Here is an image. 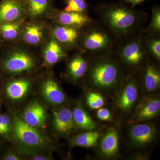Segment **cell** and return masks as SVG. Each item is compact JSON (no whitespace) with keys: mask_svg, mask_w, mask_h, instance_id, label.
Instances as JSON below:
<instances>
[{"mask_svg":"<svg viewBox=\"0 0 160 160\" xmlns=\"http://www.w3.org/2000/svg\"><path fill=\"white\" fill-rule=\"evenodd\" d=\"M93 9L99 22L110 30L118 41L142 31L149 18L145 12L122 3H101Z\"/></svg>","mask_w":160,"mask_h":160,"instance_id":"cell-1","label":"cell"},{"mask_svg":"<svg viewBox=\"0 0 160 160\" xmlns=\"http://www.w3.org/2000/svg\"><path fill=\"white\" fill-rule=\"evenodd\" d=\"M84 78L90 89L114 97L125 82L126 76L114 52L91 58Z\"/></svg>","mask_w":160,"mask_h":160,"instance_id":"cell-2","label":"cell"},{"mask_svg":"<svg viewBox=\"0 0 160 160\" xmlns=\"http://www.w3.org/2000/svg\"><path fill=\"white\" fill-rule=\"evenodd\" d=\"M118 41L110 30L94 20L82 28L76 49L89 59L112 53Z\"/></svg>","mask_w":160,"mask_h":160,"instance_id":"cell-3","label":"cell"},{"mask_svg":"<svg viewBox=\"0 0 160 160\" xmlns=\"http://www.w3.org/2000/svg\"><path fill=\"white\" fill-rule=\"evenodd\" d=\"M142 32L118 41L113 52L125 76L139 71L150 57L143 47Z\"/></svg>","mask_w":160,"mask_h":160,"instance_id":"cell-4","label":"cell"},{"mask_svg":"<svg viewBox=\"0 0 160 160\" xmlns=\"http://www.w3.org/2000/svg\"><path fill=\"white\" fill-rule=\"evenodd\" d=\"M141 88L139 71L126 75L122 86L114 96V105L118 111L127 114L134 110L139 102Z\"/></svg>","mask_w":160,"mask_h":160,"instance_id":"cell-5","label":"cell"},{"mask_svg":"<svg viewBox=\"0 0 160 160\" xmlns=\"http://www.w3.org/2000/svg\"><path fill=\"white\" fill-rule=\"evenodd\" d=\"M12 129L16 138L25 146L41 147L46 144V138L42 135L16 114L13 115Z\"/></svg>","mask_w":160,"mask_h":160,"instance_id":"cell-6","label":"cell"},{"mask_svg":"<svg viewBox=\"0 0 160 160\" xmlns=\"http://www.w3.org/2000/svg\"><path fill=\"white\" fill-rule=\"evenodd\" d=\"M139 74L142 88L146 93L152 95L159 89V64L154 60L149 58L140 69Z\"/></svg>","mask_w":160,"mask_h":160,"instance_id":"cell-7","label":"cell"},{"mask_svg":"<svg viewBox=\"0 0 160 160\" xmlns=\"http://www.w3.org/2000/svg\"><path fill=\"white\" fill-rule=\"evenodd\" d=\"M34 61L31 56L22 51L15 52L4 58L1 63L4 71L10 74H18L31 70Z\"/></svg>","mask_w":160,"mask_h":160,"instance_id":"cell-8","label":"cell"},{"mask_svg":"<svg viewBox=\"0 0 160 160\" xmlns=\"http://www.w3.org/2000/svg\"><path fill=\"white\" fill-rule=\"evenodd\" d=\"M160 110L158 96L155 95H146L140 100L135 108L133 120L136 122L148 121L157 116Z\"/></svg>","mask_w":160,"mask_h":160,"instance_id":"cell-9","label":"cell"},{"mask_svg":"<svg viewBox=\"0 0 160 160\" xmlns=\"http://www.w3.org/2000/svg\"><path fill=\"white\" fill-rule=\"evenodd\" d=\"M82 28L58 24L52 33L55 39L66 49H76L82 34Z\"/></svg>","mask_w":160,"mask_h":160,"instance_id":"cell-10","label":"cell"},{"mask_svg":"<svg viewBox=\"0 0 160 160\" xmlns=\"http://www.w3.org/2000/svg\"><path fill=\"white\" fill-rule=\"evenodd\" d=\"M26 10L24 0L0 1V24L17 22Z\"/></svg>","mask_w":160,"mask_h":160,"instance_id":"cell-11","label":"cell"},{"mask_svg":"<svg viewBox=\"0 0 160 160\" xmlns=\"http://www.w3.org/2000/svg\"><path fill=\"white\" fill-rule=\"evenodd\" d=\"M72 111L67 107H63L53 112V126L57 133L61 135H68L75 128Z\"/></svg>","mask_w":160,"mask_h":160,"instance_id":"cell-12","label":"cell"},{"mask_svg":"<svg viewBox=\"0 0 160 160\" xmlns=\"http://www.w3.org/2000/svg\"><path fill=\"white\" fill-rule=\"evenodd\" d=\"M89 64V59L79 52L69 61L66 69L67 77L75 83L84 78L88 71Z\"/></svg>","mask_w":160,"mask_h":160,"instance_id":"cell-13","label":"cell"},{"mask_svg":"<svg viewBox=\"0 0 160 160\" xmlns=\"http://www.w3.org/2000/svg\"><path fill=\"white\" fill-rule=\"evenodd\" d=\"M156 129L150 124H138L133 125L130 130L132 142L137 146H144L154 139Z\"/></svg>","mask_w":160,"mask_h":160,"instance_id":"cell-14","label":"cell"},{"mask_svg":"<svg viewBox=\"0 0 160 160\" xmlns=\"http://www.w3.org/2000/svg\"><path fill=\"white\" fill-rule=\"evenodd\" d=\"M46 111L42 104L37 101L30 103L23 113V120L34 128H41L45 126Z\"/></svg>","mask_w":160,"mask_h":160,"instance_id":"cell-15","label":"cell"},{"mask_svg":"<svg viewBox=\"0 0 160 160\" xmlns=\"http://www.w3.org/2000/svg\"><path fill=\"white\" fill-rule=\"evenodd\" d=\"M94 20L81 12L65 10L58 12L56 17L59 25L78 28H83Z\"/></svg>","mask_w":160,"mask_h":160,"instance_id":"cell-16","label":"cell"},{"mask_svg":"<svg viewBox=\"0 0 160 160\" xmlns=\"http://www.w3.org/2000/svg\"><path fill=\"white\" fill-rule=\"evenodd\" d=\"M119 136L115 128H109L103 135L100 144L101 154L105 158H111L118 152Z\"/></svg>","mask_w":160,"mask_h":160,"instance_id":"cell-17","label":"cell"},{"mask_svg":"<svg viewBox=\"0 0 160 160\" xmlns=\"http://www.w3.org/2000/svg\"><path fill=\"white\" fill-rule=\"evenodd\" d=\"M42 92L45 98L52 105H62L66 101V96L62 90L52 79H48L43 83Z\"/></svg>","mask_w":160,"mask_h":160,"instance_id":"cell-18","label":"cell"},{"mask_svg":"<svg viewBox=\"0 0 160 160\" xmlns=\"http://www.w3.org/2000/svg\"><path fill=\"white\" fill-rule=\"evenodd\" d=\"M30 87L27 80L21 79L11 81L6 84L4 88L6 96L13 101H18L26 96Z\"/></svg>","mask_w":160,"mask_h":160,"instance_id":"cell-19","label":"cell"},{"mask_svg":"<svg viewBox=\"0 0 160 160\" xmlns=\"http://www.w3.org/2000/svg\"><path fill=\"white\" fill-rule=\"evenodd\" d=\"M67 49L55 39L46 46L44 52V61L48 66H52L67 57Z\"/></svg>","mask_w":160,"mask_h":160,"instance_id":"cell-20","label":"cell"},{"mask_svg":"<svg viewBox=\"0 0 160 160\" xmlns=\"http://www.w3.org/2000/svg\"><path fill=\"white\" fill-rule=\"evenodd\" d=\"M142 43L150 58L160 64V34L146 33L142 31Z\"/></svg>","mask_w":160,"mask_h":160,"instance_id":"cell-21","label":"cell"},{"mask_svg":"<svg viewBox=\"0 0 160 160\" xmlns=\"http://www.w3.org/2000/svg\"><path fill=\"white\" fill-rule=\"evenodd\" d=\"M72 113L75 124L80 129L88 131L96 128V123L87 114L81 103L74 107Z\"/></svg>","mask_w":160,"mask_h":160,"instance_id":"cell-22","label":"cell"},{"mask_svg":"<svg viewBox=\"0 0 160 160\" xmlns=\"http://www.w3.org/2000/svg\"><path fill=\"white\" fill-rule=\"evenodd\" d=\"M99 137L97 132L88 130L76 135L72 139L71 143L74 146L89 148L96 145Z\"/></svg>","mask_w":160,"mask_h":160,"instance_id":"cell-23","label":"cell"},{"mask_svg":"<svg viewBox=\"0 0 160 160\" xmlns=\"http://www.w3.org/2000/svg\"><path fill=\"white\" fill-rule=\"evenodd\" d=\"M25 8L31 17H38L49 9L50 0H24Z\"/></svg>","mask_w":160,"mask_h":160,"instance_id":"cell-24","label":"cell"},{"mask_svg":"<svg viewBox=\"0 0 160 160\" xmlns=\"http://www.w3.org/2000/svg\"><path fill=\"white\" fill-rule=\"evenodd\" d=\"M44 29L41 25L31 24L26 26L23 37L25 42L29 45H36L43 38Z\"/></svg>","mask_w":160,"mask_h":160,"instance_id":"cell-25","label":"cell"},{"mask_svg":"<svg viewBox=\"0 0 160 160\" xmlns=\"http://www.w3.org/2000/svg\"><path fill=\"white\" fill-rule=\"evenodd\" d=\"M14 22L0 24V38L12 41L17 37L21 29V23Z\"/></svg>","mask_w":160,"mask_h":160,"instance_id":"cell-26","label":"cell"},{"mask_svg":"<svg viewBox=\"0 0 160 160\" xmlns=\"http://www.w3.org/2000/svg\"><path fill=\"white\" fill-rule=\"evenodd\" d=\"M142 31L146 33L160 34V7L156 5L152 10L151 21Z\"/></svg>","mask_w":160,"mask_h":160,"instance_id":"cell-27","label":"cell"},{"mask_svg":"<svg viewBox=\"0 0 160 160\" xmlns=\"http://www.w3.org/2000/svg\"><path fill=\"white\" fill-rule=\"evenodd\" d=\"M64 10L81 12L88 15L89 6L85 0H69Z\"/></svg>","mask_w":160,"mask_h":160,"instance_id":"cell-28","label":"cell"},{"mask_svg":"<svg viewBox=\"0 0 160 160\" xmlns=\"http://www.w3.org/2000/svg\"><path fill=\"white\" fill-rule=\"evenodd\" d=\"M86 102L89 108L92 109L102 108L105 104L104 98L97 92H90L88 93L86 97Z\"/></svg>","mask_w":160,"mask_h":160,"instance_id":"cell-29","label":"cell"},{"mask_svg":"<svg viewBox=\"0 0 160 160\" xmlns=\"http://www.w3.org/2000/svg\"><path fill=\"white\" fill-rule=\"evenodd\" d=\"M12 129V123L9 115L0 114V137H6L9 135Z\"/></svg>","mask_w":160,"mask_h":160,"instance_id":"cell-30","label":"cell"},{"mask_svg":"<svg viewBox=\"0 0 160 160\" xmlns=\"http://www.w3.org/2000/svg\"><path fill=\"white\" fill-rule=\"evenodd\" d=\"M98 118L102 121H109L111 119V114L110 111L106 108H100L97 112Z\"/></svg>","mask_w":160,"mask_h":160,"instance_id":"cell-31","label":"cell"},{"mask_svg":"<svg viewBox=\"0 0 160 160\" xmlns=\"http://www.w3.org/2000/svg\"><path fill=\"white\" fill-rule=\"evenodd\" d=\"M3 160H18L20 158L14 153L12 152H7L3 156Z\"/></svg>","mask_w":160,"mask_h":160,"instance_id":"cell-32","label":"cell"},{"mask_svg":"<svg viewBox=\"0 0 160 160\" xmlns=\"http://www.w3.org/2000/svg\"><path fill=\"white\" fill-rule=\"evenodd\" d=\"M126 2L129 3L131 4V6L134 7L135 6L142 2L145 0H123Z\"/></svg>","mask_w":160,"mask_h":160,"instance_id":"cell-33","label":"cell"},{"mask_svg":"<svg viewBox=\"0 0 160 160\" xmlns=\"http://www.w3.org/2000/svg\"><path fill=\"white\" fill-rule=\"evenodd\" d=\"M32 159L35 160H47V158L45 157L41 156H36L32 158Z\"/></svg>","mask_w":160,"mask_h":160,"instance_id":"cell-34","label":"cell"},{"mask_svg":"<svg viewBox=\"0 0 160 160\" xmlns=\"http://www.w3.org/2000/svg\"><path fill=\"white\" fill-rule=\"evenodd\" d=\"M66 2H68V1H69V0H66Z\"/></svg>","mask_w":160,"mask_h":160,"instance_id":"cell-35","label":"cell"},{"mask_svg":"<svg viewBox=\"0 0 160 160\" xmlns=\"http://www.w3.org/2000/svg\"><path fill=\"white\" fill-rule=\"evenodd\" d=\"M0 106H1V99H0Z\"/></svg>","mask_w":160,"mask_h":160,"instance_id":"cell-36","label":"cell"}]
</instances>
